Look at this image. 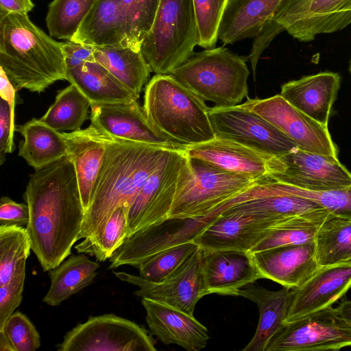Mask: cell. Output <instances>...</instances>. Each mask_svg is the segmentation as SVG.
I'll return each mask as SVG.
<instances>
[{"mask_svg":"<svg viewBox=\"0 0 351 351\" xmlns=\"http://www.w3.org/2000/svg\"><path fill=\"white\" fill-rule=\"evenodd\" d=\"M25 227L44 271L59 265L79 241L85 217L74 165L66 155L31 174L23 193Z\"/></svg>","mask_w":351,"mask_h":351,"instance_id":"1","label":"cell"},{"mask_svg":"<svg viewBox=\"0 0 351 351\" xmlns=\"http://www.w3.org/2000/svg\"><path fill=\"white\" fill-rule=\"evenodd\" d=\"M167 148L109 135L79 240L95 235L118 207H128Z\"/></svg>","mask_w":351,"mask_h":351,"instance_id":"2","label":"cell"},{"mask_svg":"<svg viewBox=\"0 0 351 351\" xmlns=\"http://www.w3.org/2000/svg\"><path fill=\"white\" fill-rule=\"evenodd\" d=\"M63 43L56 41L25 14H0V66L16 90L42 93L66 80Z\"/></svg>","mask_w":351,"mask_h":351,"instance_id":"3","label":"cell"},{"mask_svg":"<svg viewBox=\"0 0 351 351\" xmlns=\"http://www.w3.org/2000/svg\"><path fill=\"white\" fill-rule=\"evenodd\" d=\"M205 101L171 74H156L145 88L143 108L155 129L185 147L216 138Z\"/></svg>","mask_w":351,"mask_h":351,"instance_id":"4","label":"cell"},{"mask_svg":"<svg viewBox=\"0 0 351 351\" xmlns=\"http://www.w3.org/2000/svg\"><path fill=\"white\" fill-rule=\"evenodd\" d=\"M247 60L223 47L206 49L171 74L204 101L217 107L234 106L247 96Z\"/></svg>","mask_w":351,"mask_h":351,"instance_id":"5","label":"cell"},{"mask_svg":"<svg viewBox=\"0 0 351 351\" xmlns=\"http://www.w3.org/2000/svg\"><path fill=\"white\" fill-rule=\"evenodd\" d=\"M160 0H97L72 41L141 50Z\"/></svg>","mask_w":351,"mask_h":351,"instance_id":"6","label":"cell"},{"mask_svg":"<svg viewBox=\"0 0 351 351\" xmlns=\"http://www.w3.org/2000/svg\"><path fill=\"white\" fill-rule=\"evenodd\" d=\"M199 45L193 0H160L151 29L141 51L151 71L171 74Z\"/></svg>","mask_w":351,"mask_h":351,"instance_id":"7","label":"cell"},{"mask_svg":"<svg viewBox=\"0 0 351 351\" xmlns=\"http://www.w3.org/2000/svg\"><path fill=\"white\" fill-rule=\"evenodd\" d=\"M257 180L189 158L168 217L206 216L247 189Z\"/></svg>","mask_w":351,"mask_h":351,"instance_id":"8","label":"cell"},{"mask_svg":"<svg viewBox=\"0 0 351 351\" xmlns=\"http://www.w3.org/2000/svg\"><path fill=\"white\" fill-rule=\"evenodd\" d=\"M189 164L184 149L167 148L127 208L128 233L132 234L169 217L180 180Z\"/></svg>","mask_w":351,"mask_h":351,"instance_id":"9","label":"cell"},{"mask_svg":"<svg viewBox=\"0 0 351 351\" xmlns=\"http://www.w3.org/2000/svg\"><path fill=\"white\" fill-rule=\"evenodd\" d=\"M230 201L203 217H168L126 237L109 258L108 269L122 265L136 267L146 258L171 246L194 241L225 209Z\"/></svg>","mask_w":351,"mask_h":351,"instance_id":"10","label":"cell"},{"mask_svg":"<svg viewBox=\"0 0 351 351\" xmlns=\"http://www.w3.org/2000/svg\"><path fill=\"white\" fill-rule=\"evenodd\" d=\"M351 24V0H284L263 27L277 36L286 30L300 41L332 33Z\"/></svg>","mask_w":351,"mask_h":351,"instance_id":"11","label":"cell"},{"mask_svg":"<svg viewBox=\"0 0 351 351\" xmlns=\"http://www.w3.org/2000/svg\"><path fill=\"white\" fill-rule=\"evenodd\" d=\"M156 341L135 322L104 314L90 317L66 333L59 351H156Z\"/></svg>","mask_w":351,"mask_h":351,"instance_id":"12","label":"cell"},{"mask_svg":"<svg viewBox=\"0 0 351 351\" xmlns=\"http://www.w3.org/2000/svg\"><path fill=\"white\" fill-rule=\"evenodd\" d=\"M351 346V324L332 306L285 323L265 351L339 350Z\"/></svg>","mask_w":351,"mask_h":351,"instance_id":"13","label":"cell"},{"mask_svg":"<svg viewBox=\"0 0 351 351\" xmlns=\"http://www.w3.org/2000/svg\"><path fill=\"white\" fill-rule=\"evenodd\" d=\"M208 117L217 138L239 143L270 156L298 148L284 133L242 104L209 108Z\"/></svg>","mask_w":351,"mask_h":351,"instance_id":"14","label":"cell"},{"mask_svg":"<svg viewBox=\"0 0 351 351\" xmlns=\"http://www.w3.org/2000/svg\"><path fill=\"white\" fill-rule=\"evenodd\" d=\"M267 176L276 181L311 191L351 186V173L338 158L302 150L271 156Z\"/></svg>","mask_w":351,"mask_h":351,"instance_id":"15","label":"cell"},{"mask_svg":"<svg viewBox=\"0 0 351 351\" xmlns=\"http://www.w3.org/2000/svg\"><path fill=\"white\" fill-rule=\"evenodd\" d=\"M242 106L256 112L306 152L338 158L328 126L303 113L280 94L266 99L247 97Z\"/></svg>","mask_w":351,"mask_h":351,"instance_id":"16","label":"cell"},{"mask_svg":"<svg viewBox=\"0 0 351 351\" xmlns=\"http://www.w3.org/2000/svg\"><path fill=\"white\" fill-rule=\"evenodd\" d=\"M201 257L202 250L199 249L160 282L149 281L124 271L112 272L121 281L137 286L138 289L134 292L137 296L167 304L194 316L197 302L207 295L201 269Z\"/></svg>","mask_w":351,"mask_h":351,"instance_id":"17","label":"cell"},{"mask_svg":"<svg viewBox=\"0 0 351 351\" xmlns=\"http://www.w3.org/2000/svg\"><path fill=\"white\" fill-rule=\"evenodd\" d=\"M238 202L225 209L194 240L202 252H250L270 227L279 222Z\"/></svg>","mask_w":351,"mask_h":351,"instance_id":"18","label":"cell"},{"mask_svg":"<svg viewBox=\"0 0 351 351\" xmlns=\"http://www.w3.org/2000/svg\"><path fill=\"white\" fill-rule=\"evenodd\" d=\"M351 288V260L320 267L301 287L291 289L285 323L331 306Z\"/></svg>","mask_w":351,"mask_h":351,"instance_id":"19","label":"cell"},{"mask_svg":"<svg viewBox=\"0 0 351 351\" xmlns=\"http://www.w3.org/2000/svg\"><path fill=\"white\" fill-rule=\"evenodd\" d=\"M90 121L112 137L169 148L182 149L162 136L138 102L90 104Z\"/></svg>","mask_w":351,"mask_h":351,"instance_id":"20","label":"cell"},{"mask_svg":"<svg viewBox=\"0 0 351 351\" xmlns=\"http://www.w3.org/2000/svg\"><path fill=\"white\" fill-rule=\"evenodd\" d=\"M252 254L261 278L291 289L301 287L320 267L316 259L315 241L278 246Z\"/></svg>","mask_w":351,"mask_h":351,"instance_id":"21","label":"cell"},{"mask_svg":"<svg viewBox=\"0 0 351 351\" xmlns=\"http://www.w3.org/2000/svg\"><path fill=\"white\" fill-rule=\"evenodd\" d=\"M201 269L206 291L237 296L243 287L261 278L250 252L202 251Z\"/></svg>","mask_w":351,"mask_h":351,"instance_id":"22","label":"cell"},{"mask_svg":"<svg viewBox=\"0 0 351 351\" xmlns=\"http://www.w3.org/2000/svg\"><path fill=\"white\" fill-rule=\"evenodd\" d=\"M141 303L150 332L162 343L176 344L188 351H199L206 346L208 330L194 316L146 298Z\"/></svg>","mask_w":351,"mask_h":351,"instance_id":"23","label":"cell"},{"mask_svg":"<svg viewBox=\"0 0 351 351\" xmlns=\"http://www.w3.org/2000/svg\"><path fill=\"white\" fill-rule=\"evenodd\" d=\"M73 162L85 210L89 208L101 168L109 134L93 123L74 132H61Z\"/></svg>","mask_w":351,"mask_h":351,"instance_id":"24","label":"cell"},{"mask_svg":"<svg viewBox=\"0 0 351 351\" xmlns=\"http://www.w3.org/2000/svg\"><path fill=\"white\" fill-rule=\"evenodd\" d=\"M192 158L208 162L225 170L259 179L269 173L271 157L239 143L220 138L185 147Z\"/></svg>","mask_w":351,"mask_h":351,"instance_id":"25","label":"cell"},{"mask_svg":"<svg viewBox=\"0 0 351 351\" xmlns=\"http://www.w3.org/2000/svg\"><path fill=\"white\" fill-rule=\"evenodd\" d=\"M339 87L338 73L321 72L284 84L280 95L295 108L328 126Z\"/></svg>","mask_w":351,"mask_h":351,"instance_id":"26","label":"cell"},{"mask_svg":"<svg viewBox=\"0 0 351 351\" xmlns=\"http://www.w3.org/2000/svg\"><path fill=\"white\" fill-rule=\"evenodd\" d=\"M284 0H229L218 32L224 45L254 38Z\"/></svg>","mask_w":351,"mask_h":351,"instance_id":"27","label":"cell"},{"mask_svg":"<svg viewBox=\"0 0 351 351\" xmlns=\"http://www.w3.org/2000/svg\"><path fill=\"white\" fill-rule=\"evenodd\" d=\"M291 289L284 287L271 291L252 283L241 289L237 296L255 302L259 311L255 334L243 351H265L271 337L285 324L290 302Z\"/></svg>","mask_w":351,"mask_h":351,"instance_id":"28","label":"cell"},{"mask_svg":"<svg viewBox=\"0 0 351 351\" xmlns=\"http://www.w3.org/2000/svg\"><path fill=\"white\" fill-rule=\"evenodd\" d=\"M66 80L77 86L90 104L126 103L138 99L96 61L66 70Z\"/></svg>","mask_w":351,"mask_h":351,"instance_id":"29","label":"cell"},{"mask_svg":"<svg viewBox=\"0 0 351 351\" xmlns=\"http://www.w3.org/2000/svg\"><path fill=\"white\" fill-rule=\"evenodd\" d=\"M15 131L23 137L19 143V156L35 170L58 161L68 154L61 132L40 119L33 118L23 125H16Z\"/></svg>","mask_w":351,"mask_h":351,"instance_id":"30","label":"cell"},{"mask_svg":"<svg viewBox=\"0 0 351 351\" xmlns=\"http://www.w3.org/2000/svg\"><path fill=\"white\" fill-rule=\"evenodd\" d=\"M97 262L83 254L71 255L57 267L49 271L50 287L43 302L58 306L64 300L89 286L97 275Z\"/></svg>","mask_w":351,"mask_h":351,"instance_id":"31","label":"cell"},{"mask_svg":"<svg viewBox=\"0 0 351 351\" xmlns=\"http://www.w3.org/2000/svg\"><path fill=\"white\" fill-rule=\"evenodd\" d=\"M95 61L139 97L151 69L141 50L119 46L95 47Z\"/></svg>","mask_w":351,"mask_h":351,"instance_id":"32","label":"cell"},{"mask_svg":"<svg viewBox=\"0 0 351 351\" xmlns=\"http://www.w3.org/2000/svg\"><path fill=\"white\" fill-rule=\"evenodd\" d=\"M330 215L320 208L282 219L269 228L250 252L314 241L320 226Z\"/></svg>","mask_w":351,"mask_h":351,"instance_id":"33","label":"cell"},{"mask_svg":"<svg viewBox=\"0 0 351 351\" xmlns=\"http://www.w3.org/2000/svg\"><path fill=\"white\" fill-rule=\"evenodd\" d=\"M315 255L320 267L351 260V220L330 215L315 238Z\"/></svg>","mask_w":351,"mask_h":351,"instance_id":"34","label":"cell"},{"mask_svg":"<svg viewBox=\"0 0 351 351\" xmlns=\"http://www.w3.org/2000/svg\"><path fill=\"white\" fill-rule=\"evenodd\" d=\"M89 108V100L71 84L58 93L54 102L40 120L56 131L74 132L81 130L88 119Z\"/></svg>","mask_w":351,"mask_h":351,"instance_id":"35","label":"cell"},{"mask_svg":"<svg viewBox=\"0 0 351 351\" xmlns=\"http://www.w3.org/2000/svg\"><path fill=\"white\" fill-rule=\"evenodd\" d=\"M30 241L25 227L0 226V286L25 274Z\"/></svg>","mask_w":351,"mask_h":351,"instance_id":"36","label":"cell"},{"mask_svg":"<svg viewBox=\"0 0 351 351\" xmlns=\"http://www.w3.org/2000/svg\"><path fill=\"white\" fill-rule=\"evenodd\" d=\"M97 0H53L49 5L46 25L53 38L70 40Z\"/></svg>","mask_w":351,"mask_h":351,"instance_id":"37","label":"cell"},{"mask_svg":"<svg viewBox=\"0 0 351 351\" xmlns=\"http://www.w3.org/2000/svg\"><path fill=\"white\" fill-rule=\"evenodd\" d=\"M128 233L127 207L115 209L102 228L93 237L84 239L75 250L105 261L111 256L126 238Z\"/></svg>","mask_w":351,"mask_h":351,"instance_id":"38","label":"cell"},{"mask_svg":"<svg viewBox=\"0 0 351 351\" xmlns=\"http://www.w3.org/2000/svg\"><path fill=\"white\" fill-rule=\"evenodd\" d=\"M199 249L194 241L171 246L146 258L136 268L143 278L160 282L170 276Z\"/></svg>","mask_w":351,"mask_h":351,"instance_id":"39","label":"cell"},{"mask_svg":"<svg viewBox=\"0 0 351 351\" xmlns=\"http://www.w3.org/2000/svg\"><path fill=\"white\" fill-rule=\"evenodd\" d=\"M281 183L288 193L315 202L333 216L351 220V186L325 191H311Z\"/></svg>","mask_w":351,"mask_h":351,"instance_id":"40","label":"cell"},{"mask_svg":"<svg viewBox=\"0 0 351 351\" xmlns=\"http://www.w3.org/2000/svg\"><path fill=\"white\" fill-rule=\"evenodd\" d=\"M229 0H193L199 46L214 48L218 38L219 25Z\"/></svg>","mask_w":351,"mask_h":351,"instance_id":"41","label":"cell"},{"mask_svg":"<svg viewBox=\"0 0 351 351\" xmlns=\"http://www.w3.org/2000/svg\"><path fill=\"white\" fill-rule=\"evenodd\" d=\"M14 351H35L40 346L38 332L29 319L20 311L12 313L0 330Z\"/></svg>","mask_w":351,"mask_h":351,"instance_id":"42","label":"cell"},{"mask_svg":"<svg viewBox=\"0 0 351 351\" xmlns=\"http://www.w3.org/2000/svg\"><path fill=\"white\" fill-rule=\"evenodd\" d=\"M25 278V274H21L0 286V330L21 302Z\"/></svg>","mask_w":351,"mask_h":351,"instance_id":"43","label":"cell"},{"mask_svg":"<svg viewBox=\"0 0 351 351\" xmlns=\"http://www.w3.org/2000/svg\"><path fill=\"white\" fill-rule=\"evenodd\" d=\"M15 102L1 98L0 101V165L5 161L7 154L12 153L14 148L13 141Z\"/></svg>","mask_w":351,"mask_h":351,"instance_id":"44","label":"cell"},{"mask_svg":"<svg viewBox=\"0 0 351 351\" xmlns=\"http://www.w3.org/2000/svg\"><path fill=\"white\" fill-rule=\"evenodd\" d=\"M29 208L26 203H17L8 197L0 200V226H27Z\"/></svg>","mask_w":351,"mask_h":351,"instance_id":"45","label":"cell"},{"mask_svg":"<svg viewBox=\"0 0 351 351\" xmlns=\"http://www.w3.org/2000/svg\"><path fill=\"white\" fill-rule=\"evenodd\" d=\"M62 51L66 70L95 61V47L91 45L67 40L63 43Z\"/></svg>","mask_w":351,"mask_h":351,"instance_id":"46","label":"cell"},{"mask_svg":"<svg viewBox=\"0 0 351 351\" xmlns=\"http://www.w3.org/2000/svg\"><path fill=\"white\" fill-rule=\"evenodd\" d=\"M34 7L32 0H0V14H27Z\"/></svg>","mask_w":351,"mask_h":351,"instance_id":"47","label":"cell"},{"mask_svg":"<svg viewBox=\"0 0 351 351\" xmlns=\"http://www.w3.org/2000/svg\"><path fill=\"white\" fill-rule=\"evenodd\" d=\"M336 308L338 313L351 324V300H344Z\"/></svg>","mask_w":351,"mask_h":351,"instance_id":"48","label":"cell"},{"mask_svg":"<svg viewBox=\"0 0 351 351\" xmlns=\"http://www.w3.org/2000/svg\"><path fill=\"white\" fill-rule=\"evenodd\" d=\"M0 350L14 351L10 341L2 331H0Z\"/></svg>","mask_w":351,"mask_h":351,"instance_id":"49","label":"cell"},{"mask_svg":"<svg viewBox=\"0 0 351 351\" xmlns=\"http://www.w3.org/2000/svg\"><path fill=\"white\" fill-rule=\"evenodd\" d=\"M349 71L351 73V60H350V65H349Z\"/></svg>","mask_w":351,"mask_h":351,"instance_id":"50","label":"cell"}]
</instances>
